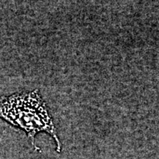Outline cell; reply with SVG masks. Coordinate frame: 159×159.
I'll list each match as a JSON object with an SVG mask.
<instances>
[{
  "label": "cell",
  "mask_w": 159,
  "mask_h": 159,
  "mask_svg": "<svg viewBox=\"0 0 159 159\" xmlns=\"http://www.w3.org/2000/svg\"><path fill=\"white\" fill-rule=\"evenodd\" d=\"M0 119L23 130L36 150L41 151L36 144V136L44 132L55 141L57 152H61L56 127L39 89L0 97Z\"/></svg>",
  "instance_id": "1"
}]
</instances>
